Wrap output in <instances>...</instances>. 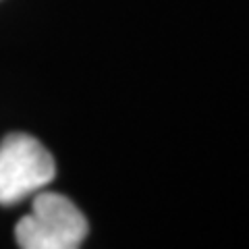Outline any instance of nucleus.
<instances>
[{
    "label": "nucleus",
    "mask_w": 249,
    "mask_h": 249,
    "mask_svg": "<svg viewBox=\"0 0 249 249\" xmlns=\"http://www.w3.org/2000/svg\"><path fill=\"white\" fill-rule=\"evenodd\" d=\"M88 232V218L67 196L40 191L15 227V239L19 249H79Z\"/></svg>",
    "instance_id": "nucleus-1"
},
{
    "label": "nucleus",
    "mask_w": 249,
    "mask_h": 249,
    "mask_svg": "<svg viewBox=\"0 0 249 249\" xmlns=\"http://www.w3.org/2000/svg\"><path fill=\"white\" fill-rule=\"evenodd\" d=\"M56 175L52 154L27 133H11L0 142V204L13 206L44 189Z\"/></svg>",
    "instance_id": "nucleus-2"
}]
</instances>
